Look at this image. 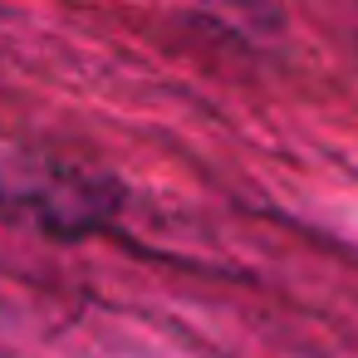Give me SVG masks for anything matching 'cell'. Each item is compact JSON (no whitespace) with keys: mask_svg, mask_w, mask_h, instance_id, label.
Masks as SVG:
<instances>
[]
</instances>
